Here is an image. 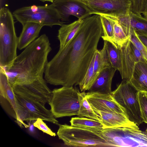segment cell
Returning a JSON list of instances; mask_svg holds the SVG:
<instances>
[{
	"label": "cell",
	"mask_w": 147,
	"mask_h": 147,
	"mask_svg": "<svg viewBox=\"0 0 147 147\" xmlns=\"http://www.w3.org/2000/svg\"><path fill=\"white\" fill-rule=\"evenodd\" d=\"M103 34L99 15L83 20L76 34L68 45L59 51L47 64L46 82L55 86L78 85L83 78Z\"/></svg>",
	"instance_id": "1"
},
{
	"label": "cell",
	"mask_w": 147,
	"mask_h": 147,
	"mask_svg": "<svg viewBox=\"0 0 147 147\" xmlns=\"http://www.w3.org/2000/svg\"><path fill=\"white\" fill-rule=\"evenodd\" d=\"M48 36L43 34L31 43L12 63L4 68L8 80L13 87L31 83L43 77L51 50Z\"/></svg>",
	"instance_id": "2"
},
{
	"label": "cell",
	"mask_w": 147,
	"mask_h": 147,
	"mask_svg": "<svg viewBox=\"0 0 147 147\" xmlns=\"http://www.w3.org/2000/svg\"><path fill=\"white\" fill-rule=\"evenodd\" d=\"M13 15L5 7L0 10V67L11 64L16 57L18 38L16 35Z\"/></svg>",
	"instance_id": "3"
},
{
	"label": "cell",
	"mask_w": 147,
	"mask_h": 147,
	"mask_svg": "<svg viewBox=\"0 0 147 147\" xmlns=\"http://www.w3.org/2000/svg\"><path fill=\"white\" fill-rule=\"evenodd\" d=\"M15 95L18 116L16 121L20 127L28 128L29 125L25 121H34L38 118L59 125L51 111L45 107L46 103L43 101L36 97L16 94Z\"/></svg>",
	"instance_id": "4"
},
{
	"label": "cell",
	"mask_w": 147,
	"mask_h": 147,
	"mask_svg": "<svg viewBox=\"0 0 147 147\" xmlns=\"http://www.w3.org/2000/svg\"><path fill=\"white\" fill-rule=\"evenodd\" d=\"M59 138L65 145L73 147H110L111 144L97 132L64 124L59 125Z\"/></svg>",
	"instance_id": "5"
},
{
	"label": "cell",
	"mask_w": 147,
	"mask_h": 147,
	"mask_svg": "<svg viewBox=\"0 0 147 147\" xmlns=\"http://www.w3.org/2000/svg\"><path fill=\"white\" fill-rule=\"evenodd\" d=\"M78 89L72 86H62L52 91L48 103L56 118L78 115L80 107Z\"/></svg>",
	"instance_id": "6"
},
{
	"label": "cell",
	"mask_w": 147,
	"mask_h": 147,
	"mask_svg": "<svg viewBox=\"0 0 147 147\" xmlns=\"http://www.w3.org/2000/svg\"><path fill=\"white\" fill-rule=\"evenodd\" d=\"M13 14L22 25L28 22L50 27L55 25L61 26L64 23L52 3L44 6L23 7L16 10Z\"/></svg>",
	"instance_id": "7"
},
{
	"label": "cell",
	"mask_w": 147,
	"mask_h": 147,
	"mask_svg": "<svg viewBox=\"0 0 147 147\" xmlns=\"http://www.w3.org/2000/svg\"><path fill=\"white\" fill-rule=\"evenodd\" d=\"M97 133L111 146L147 147L144 131L127 127L105 129Z\"/></svg>",
	"instance_id": "8"
},
{
	"label": "cell",
	"mask_w": 147,
	"mask_h": 147,
	"mask_svg": "<svg viewBox=\"0 0 147 147\" xmlns=\"http://www.w3.org/2000/svg\"><path fill=\"white\" fill-rule=\"evenodd\" d=\"M137 92L129 81L123 80L111 94L123 108L129 119L139 126L143 122L137 98Z\"/></svg>",
	"instance_id": "9"
},
{
	"label": "cell",
	"mask_w": 147,
	"mask_h": 147,
	"mask_svg": "<svg viewBox=\"0 0 147 147\" xmlns=\"http://www.w3.org/2000/svg\"><path fill=\"white\" fill-rule=\"evenodd\" d=\"M85 5L92 14H102L115 17L128 15L132 0H78Z\"/></svg>",
	"instance_id": "10"
},
{
	"label": "cell",
	"mask_w": 147,
	"mask_h": 147,
	"mask_svg": "<svg viewBox=\"0 0 147 147\" xmlns=\"http://www.w3.org/2000/svg\"><path fill=\"white\" fill-rule=\"evenodd\" d=\"M121 68L120 72L121 78L129 81L132 76L135 64L146 60L141 52L129 38L120 49Z\"/></svg>",
	"instance_id": "11"
},
{
	"label": "cell",
	"mask_w": 147,
	"mask_h": 147,
	"mask_svg": "<svg viewBox=\"0 0 147 147\" xmlns=\"http://www.w3.org/2000/svg\"><path fill=\"white\" fill-rule=\"evenodd\" d=\"M0 102L5 111L16 121L17 105L13 87L8 80L4 68L0 67Z\"/></svg>",
	"instance_id": "12"
},
{
	"label": "cell",
	"mask_w": 147,
	"mask_h": 147,
	"mask_svg": "<svg viewBox=\"0 0 147 147\" xmlns=\"http://www.w3.org/2000/svg\"><path fill=\"white\" fill-rule=\"evenodd\" d=\"M52 3L62 21L71 15L83 20L91 15L88 7L78 0H54Z\"/></svg>",
	"instance_id": "13"
},
{
	"label": "cell",
	"mask_w": 147,
	"mask_h": 147,
	"mask_svg": "<svg viewBox=\"0 0 147 147\" xmlns=\"http://www.w3.org/2000/svg\"><path fill=\"white\" fill-rule=\"evenodd\" d=\"M86 95L88 102L94 111L116 112L126 115L123 108L111 94L88 92L86 93Z\"/></svg>",
	"instance_id": "14"
},
{
	"label": "cell",
	"mask_w": 147,
	"mask_h": 147,
	"mask_svg": "<svg viewBox=\"0 0 147 147\" xmlns=\"http://www.w3.org/2000/svg\"><path fill=\"white\" fill-rule=\"evenodd\" d=\"M102 15L117 22L129 37L131 29H134L137 32L147 34V18L141 15L135 14L131 11L128 15L118 17Z\"/></svg>",
	"instance_id": "15"
},
{
	"label": "cell",
	"mask_w": 147,
	"mask_h": 147,
	"mask_svg": "<svg viewBox=\"0 0 147 147\" xmlns=\"http://www.w3.org/2000/svg\"><path fill=\"white\" fill-rule=\"evenodd\" d=\"M105 128L127 127L140 129L138 126L130 121L124 114L113 112L94 111Z\"/></svg>",
	"instance_id": "16"
},
{
	"label": "cell",
	"mask_w": 147,
	"mask_h": 147,
	"mask_svg": "<svg viewBox=\"0 0 147 147\" xmlns=\"http://www.w3.org/2000/svg\"><path fill=\"white\" fill-rule=\"evenodd\" d=\"M116 70L111 66L102 69L88 92L111 94L112 80Z\"/></svg>",
	"instance_id": "17"
},
{
	"label": "cell",
	"mask_w": 147,
	"mask_h": 147,
	"mask_svg": "<svg viewBox=\"0 0 147 147\" xmlns=\"http://www.w3.org/2000/svg\"><path fill=\"white\" fill-rule=\"evenodd\" d=\"M129 81L138 92L147 93V62L146 60L136 63Z\"/></svg>",
	"instance_id": "18"
},
{
	"label": "cell",
	"mask_w": 147,
	"mask_h": 147,
	"mask_svg": "<svg viewBox=\"0 0 147 147\" xmlns=\"http://www.w3.org/2000/svg\"><path fill=\"white\" fill-rule=\"evenodd\" d=\"M22 26V32L18 37V48L20 50L26 48L35 40L44 26L38 23L28 22Z\"/></svg>",
	"instance_id": "19"
},
{
	"label": "cell",
	"mask_w": 147,
	"mask_h": 147,
	"mask_svg": "<svg viewBox=\"0 0 147 147\" xmlns=\"http://www.w3.org/2000/svg\"><path fill=\"white\" fill-rule=\"evenodd\" d=\"M83 20L78 19L70 24H63L61 26L57 36L60 42V49L65 48L74 38L80 27Z\"/></svg>",
	"instance_id": "20"
},
{
	"label": "cell",
	"mask_w": 147,
	"mask_h": 147,
	"mask_svg": "<svg viewBox=\"0 0 147 147\" xmlns=\"http://www.w3.org/2000/svg\"><path fill=\"white\" fill-rule=\"evenodd\" d=\"M71 125L97 132L105 129L101 121L88 118L76 117L70 121Z\"/></svg>",
	"instance_id": "21"
},
{
	"label": "cell",
	"mask_w": 147,
	"mask_h": 147,
	"mask_svg": "<svg viewBox=\"0 0 147 147\" xmlns=\"http://www.w3.org/2000/svg\"><path fill=\"white\" fill-rule=\"evenodd\" d=\"M106 41L104 40L102 49L101 50L97 49L96 52L94 71L97 76L102 69L111 66L106 49Z\"/></svg>",
	"instance_id": "22"
},
{
	"label": "cell",
	"mask_w": 147,
	"mask_h": 147,
	"mask_svg": "<svg viewBox=\"0 0 147 147\" xmlns=\"http://www.w3.org/2000/svg\"><path fill=\"white\" fill-rule=\"evenodd\" d=\"M78 96L80 107L78 116L80 117H86L100 121L98 115L94 112L88 102L85 91L80 92Z\"/></svg>",
	"instance_id": "23"
},
{
	"label": "cell",
	"mask_w": 147,
	"mask_h": 147,
	"mask_svg": "<svg viewBox=\"0 0 147 147\" xmlns=\"http://www.w3.org/2000/svg\"><path fill=\"white\" fill-rule=\"evenodd\" d=\"M96 52L83 78L79 84L81 92L89 90L95 82L97 76L94 72V66Z\"/></svg>",
	"instance_id": "24"
},
{
	"label": "cell",
	"mask_w": 147,
	"mask_h": 147,
	"mask_svg": "<svg viewBox=\"0 0 147 147\" xmlns=\"http://www.w3.org/2000/svg\"><path fill=\"white\" fill-rule=\"evenodd\" d=\"M106 46L111 65L120 72L121 68L120 50L107 41Z\"/></svg>",
	"instance_id": "25"
},
{
	"label": "cell",
	"mask_w": 147,
	"mask_h": 147,
	"mask_svg": "<svg viewBox=\"0 0 147 147\" xmlns=\"http://www.w3.org/2000/svg\"><path fill=\"white\" fill-rule=\"evenodd\" d=\"M100 18L103 34L102 38L108 41L118 48L114 42L113 37V22L111 19L102 15L99 14Z\"/></svg>",
	"instance_id": "26"
},
{
	"label": "cell",
	"mask_w": 147,
	"mask_h": 147,
	"mask_svg": "<svg viewBox=\"0 0 147 147\" xmlns=\"http://www.w3.org/2000/svg\"><path fill=\"white\" fill-rule=\"evenodd\" d=\"M107 17L111 19L113 22L114 42L118 48L120 49L123 45L128 40L129 37L127 36L121 26L117 22L114 20Z\"/></svg>",
	"instance_id": "27"
},
{
	"label": "cell",
	"mask_w": 147,
	"mask_h": 147,
	"mask_svg": "<svg viewBox=\"0 0 147 147\" xmlns=\"http://www.w3.org/2000/svg\"><path fill=\"white\" fill-rule=\"evenodd\" d=\"M136 96L143 122L147 124V97L144 92H138Z\"/></svg>",
	"instance_id": "28"
},
{
	"label": "cell",
	"mask_w": 147,
	"mask_h": 147,
	"mask_svg": "<svg viewBox=\"0 0 147 147\" xmlns=\"http://www.w3.org/2000/svg\"><path fill=\"white\" fill-rule=\"evenodd\" d=\"M129 39L141 52L147 62V49L138 38L136 31L133 29L130 30Z\"/></svg>",
	"instance_id": "29"
},
{
	"label": "cell",
	"mask_w": 147,
	"mask_h": 147,
	"mask_svg": "<svg viewBox=\"0 0 147 147\" xmlns=\"http://www.w3.org/2000/svg\"><path fill=\"white\" fill-rule=\"evenodd\" d=\"M43 120L40 118H38L33 123V125L35 127L42 131L51 136H55V133L44 122Z\"/></svg>",
	"instance_id": "30"
},
{
	"label": "cell",
	"mask_w": 147,
	"mask_h": 147,
	"mask_svg": "<svg viewBox=\"0 0 147 147\" xmlns=\"http://www.w3.org/2000/svg\"><path fill=\"white\" fill-rule=\"evenodd\" d=\"M147 0H132L131 11L135 14L141 15Z\"/></svg>",
	"instance_id": "31"
},
{
	"label": "cell",
	"mask_w": 147,
	"mask_h": 147,
	"mask_svg": "<svg viewBox=\"0 0 147 147\" xmlns=\"http://www.w3.org/2000/svg\"><path fill=\"white\" fill-rule=\"evenodd\" d=\"M136 32L137 36L140 41L147 48V34Z\"/></svg>",
	"instance_id": "32"
},
{
	"label": "cell",
	"mask_w": 147,
	"mask_h": 147,
	"mask_svg": "<svg viewBox=\"0 0 147 147\" xmlns=\"http://www.w3.org/2000/svg\"><path fill=\"white\" fill-rule=\"evenodd\" d=\"M142 13L145 17L147 18V1L144 6Z\"/></svg>",
	"instance_id": "33"
},
{
	"label": "cell",
	"mask_w": 147,
	"mask_h": 147,
	"mask_svg": "<svg viewBox=\"0 0 147 147\" xmlns=\"http://www.w3.org/2000/svg\"><path fill=\"white\" fill-rule=\"evenodd\" d=\"M54 0H44V1H49L50 2H51L52 3H53V1Z\"/></svg>",
	"instance_id": "34"
},
{
	"label": "cell",
	"mask_w": 147,
	"mask_h": 147,
	"mask_svg": "<svg viewBox=\"0 0 147 147\" xmlns=\"http://www.w3.org/2000/svg\"><path fill=\"white\" fill-rule=\"evenodd\" d=\"M145 134L147 135V128L144 131Z\"/></svg>",
	"instance_id": "35"
},
{
	"label": "cell",
	"mask_w": 147,
	"mask_h": 147,
	"mask_svg": "<svg viewBox=\"0 0 147 147\" xmlns=\"http://www.w3.org/2000/svg\"><path fill=\"white\" fill-rule=\"evenodd\" d=\"M40 0V1H41L42 2H44L45 1H44V0Z\"/></svg>",
	"instance_id": "36"
},
{
	"label": "cell",
	"mask_w": 147,
	"mask_h": 147,
	"mask_svg": "<svg viewBox=\"0 0 147 147\" xmlns=\"http://www.w3.org/2000/svg\"></svg>",
	"instance_id": "37"
}]
</instances>
